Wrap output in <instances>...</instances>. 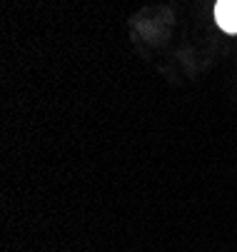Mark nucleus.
Segmentation results:
<instances>
[{"mask_svg":"<svg viewBox=\"0 0 237 252\" xmlns=\"http://www.w3.org/2000/svg\"><path fill=\"white\" fill-rule=\"evenodd\" d=\"M215 20L225 32L237 35V0H217L215 3Z\"/></svg>","mask_w":237,"mask_h":252,"instance_id":"nucleus-1","label":"nucleus"}]
</instances>
